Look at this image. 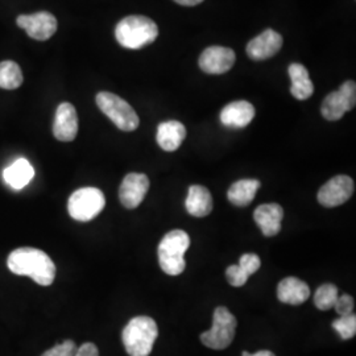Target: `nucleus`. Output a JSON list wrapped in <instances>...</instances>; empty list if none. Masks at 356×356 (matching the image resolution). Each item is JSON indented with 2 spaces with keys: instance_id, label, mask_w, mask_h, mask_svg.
Returning a JSON list of instances; mask_svg holds the SVG:
<instances>
[{
  "instance_id": "nucleus-1",
  "label": "nucleus",
  "mask_w": 356,
  "mask_h": 356,
  "mask_svg": "<svg viewBox=\"0 0 356 356\" xmlns=\"http://www.w3.org/2000/svg\"><path fill=\"white\" fill-rule=\"evenodd\" d=\"M7 267L17 276H28L38 285L49 286L56 279V266L44 251L22 247L13 251L7 259Z\"/></svg>"
},
{
  "instance_id": "nucleus-2",
  "label": "nucleus",
  "mask_w": 356,
  "mask_h": 356,
  "mask_svg": "<svg viewBox=\"0 0 356 356\" xmlns=\"http://www.w3.org/2000/svg\"><path fill=\"white\" fill-rule=\"evenodd\" d=\"M159 36V26L152 19L141 15L127 16L115 28L116 41L127 49H141Z\"/></svg>"
},
{
  "instance_id": "nucleus-3",
  "label": "nucleus",
  "mask_w": 356,
  "mask_h": 356,
  "mask_svg": "<svg viewBox=\"0 0 356 356\" xmlns=\"http://www.w3.org/2000/svg\"><path fill=\"white\" fill-rule=\"evenodd\" d=\"M159 337V329L154 319L139 316L131 319L126 325L122 341L129 356H149L153 344Z\"/></svg>"
},
{
  "instance_id": "nucleus-4",
  "label": "nucleus",
  "mask_w": 356,
  "mask_h": 356,
  "mask_svg": "<svg viewBox=\"0 0 356 356\" xmlns=\"http://www.w3.org/2000/svg\"><path fill=\"white\" fill-rule=\"evenodd\" d=\"M191 247V238L182 229L168 232L159 244V263L169 276L181 275L185 267V254Z\"/></svg>"
},
{
  "instance_id": "nucleus-5",
  "label": "nucleus",
  "mask_w": 356,
  "mask_h": 356,
  "mask_svg": "<svg viewBox=\"0 0 356 356\" xmlns=\"http://www.w3.org/2000/svg\"><path fill=\"white\" fill-rule=\"evenodd\" d=\"M97 104L116 127L124 132L135 131L139 127V116L129 106V103L108 91H102L97 95Z\"/></svg>"
},
{
  "instance_id": "nucleus-6",
  "label": "nucleus",
  "mask_w": 356,
  "mask_h": 356,
  "mask_svg": "<svg viewBox=\"0 0 356 356\" xmlns=\"http://www.w3.org/2000/svg\"><path fill=\"white\" fill-rule=\"evenodd\" d=\"M236 331V318L227 307L219 306L213 314V326L201 334V342L213 350H225L232 343Z\"/></svg>"
},
{
  "instance_id": "nucleus-7",
  "label": "nucleus",
  "mask_w": 356,
  "mask_h": 356,
  "mask_svg": "<svg viewBox=\"0 0 356 356\" xmlns=\"http://www.w3.org/2000/svg\"><path fill=\"white\" fill-rule=\"evenodd\" d=\"M106 198L97 188H82L74 191L67 202V211L78 222H89L102 213Z\"/></svg>"
},
{
  "instance_id": "nucleus-8",
  "label": "nucleus",
  "mask_w": 356,
  "mask_h": 356,
  "mask_svg": "<svg viewBox=\"0 0 356 356\" xmlns=\"http://www.w3.org/2000/svg\"><path fill=\"white\" fill-rule=\"evenodd\" d=\"M356 104V83L347 81L338 91L330 92L321 107V114L329 120L337 122L343 118L347 111H351Z\"/></svg>"
},
{
  "instance_id": "nucleus-9",
  "label": "nucleus",
  "mask_w": 356,
  "mask_h": 356,
  "mask_svg": "<svg viewBox=\"0 0 356 356\" xmlns=\"http://www.w3.org/2000/svg\"><path fill=\"white\" fill-rule=\"evenodd\" d=\"M354 179L344 175H339L327 181L318 191L317 200L325 207H337L347 202L354 194Z\"/></svg>"
},
{
  "instance_id": "nucleus-10",
  "label": "nucleus",
  "mask_w": 356,
  "mask_h": 356,
  "mask_svg": "<svg viewBox=\"0 0 356 356\" xmlns=\"http://www.w3.org/2000/svg\"><path fill=\"white\" fill-rule=\"evenodd\" d=\"M16 23L26 31L29 38L38 41L49 40L57 31V19L51 13L45 11L32 15H20Z\"/></svg>"
},
{
  "instance_id": "nucleus-11",
  "label": "nucleus",
  "mask_w": 356,
  "mask_h": 356,
  "mask_svg": "<svg viewBox=\"0 0 356 356\" xmlns=\"http://www.w3.org/2000/svg\"><path fill=\"white\" fill-rule=\"evenodd\" d=\"M149 189V179L143 173L127 175L119 189V200L126 209H136L144 201Z\"/></svg>"
},
{
  "instance_id": "nucleus-12",
  "label": "nucleus",
  "mask_w": 356,
  "mask_h": 356,
  "mask_svg": "<svg viewBox=\"0 0 356 356\" xmlns=\"http://www.w3.org/2000/svg\"><path fill=\"white\" fill-rule=\"evenodd\" d=\"M236 61L235 51L227 47H209L200 57V67L207 74L227 73Z\"/></svg>"
},
{
  "instance_id": "nucleus-13",
  "label": "nucleus",
  "mask_w": 356,
  "mask_h": 356,
  "mask_svg": "<svg viewBox=\"0 0 356 356\" xmlns=\"http://www.w3.org/2000/svg\"><path fill=\"white\" fill-rule=\"evenodd\" d=\"M282 38L273 29H266L263 33L252 38L247 45V54L254 61H264L280 51Z\"/></svg>"
},
{
  "instance_id": "nucleus-14",
  "label": "nucleus",
  "mask_w": 356,
  "mask_h": 356,
  "mask_svg": "<svg viewBox=\"0 0 356 356\" xmlns=\"http://www.w3.org/2000/svg\"><path fill=\"white\" fill-rule=\"evenodd\" d=\"M78 134V115L72 103H61L56 111L53 135L57 140L73 141Z\"/></svg>"
},
{
  "instance_id": "nucleus-15",
  "label": "nucleus",
  "mask_w": 356,
  "mask_h": 356,
  "mask_svg": "<svg viewBox=\"0 0 356 356\" xmlns=\"http://www.w3.org/2000/svg\"><path fill=\"white\" fill-rule=\"evenodd\" d=\"M254 222L259 225L263 235L270 238L281 231V222L284 219V210L280 204H260L254 213Z\"/></svg>"
},
{
  "instance_id": "nucleus-16",
  "label": "nucleus",
  "mask_w": 356,
  "mask_h": 356,
  "mask_svg": "<svg viewBox=\"0 0 356 356\" xmlns=\"http://www.w3.org/2000/svg\"><path fill=\"white\" fill-rule=\"evenodd\" d=\"M254 118V107L247 101H236L227 104L220 113V122L229 128L247 127Z\"/></svg>"
},
{
  "instance_id": "nucleus-17",
  "label": "nucleus",
  "mask_w": 356,
  "mask_h": 356,
  "mask_svg": "<svg viewBox=\"0 0 356 356\" xmlns=\"http://www.w3.org/2000/svg\"><path fill=\"white\" fill-rule=\"evenodd\" d=\"M186 138V128L177 120H168L157 127L156 140L165 152H175Z\"/></svg>"
},
{
  "instance_id": "nucleus-18",
  "label": "nucleus",
  "mask_w": 356,
  "mask_h": 356,
  "mask_svg": "<svg viewBox=\"0 0 356 356\" xmlns=\"http://www.w3.org/2000/svg\"><path fill=\"white\" fill-rule=\"evenodd\" d=\"M310 297V288L307 284L297 277H286L280 281L277 286V298L282 304L302 305Z\"/></svg>"
},
{
  "instance_id": "nucleus-19",
  "label": "nucleus",
  "mask_w": 356,
  "mask_h": 356,
  "mask_svg": "<svg viewBox=\"0 0 356 356\" xmlns=\"http://www.w3.org/2000/svg\"><path fill=\"white\" fill-rule=\"evenodd\" d=\"M185 206L191 216L197 218L209 216L213 210V198L210 191L201 185H191Z\"/></svg>"
},
{
  "instance_id": "nucleus-20",
  "label": "nucleus",
  "mask_w": 356,
  "mask_h": 356,
  "mask_svg": "<svg viewBox=\"0 0 356 356\" xmlns=\"http://www.w3.org/2000/svg\"><path fill=\"white\" fill-rule=\"evenodd\" d=\"M289 76L292 79L291 92L298 101L309 99L314 92V85L309 76V72L304 65L292 64L288 69Z\"/></svg>"
},
{
  "instance_id": "nucleus-21",
  "label": "nucleus",
  "mask_w": 356,
  "mask_h": 356,
  "mask_svg": "<svg viewBox=\"0 0 356 356\" xmlns=\"http://www.w3.org/2000/svg\"><path fill=\"white\" fill-rule=\"evenodd\" d=\"M35 176V169L26 159H19L13 165L8 166L3 172V178L13 189L20 191L26 188Z\"/></svg>"
},
{
  "instance_id": "nucleus-22",
  "label": "nucleus",
  "mask_w": 356,
  "mask_h": 356,
  "mask_svg": "<svg viewBox=\"0 0 356 356\" xmlns=\"http://www.w3.org/2000/svg\"><path fill=\"white\" fill-rule=\"evenodd\" d=\"M260 188L257 179H241L234 182L227 191L229 202L238 207H245L254 201V195Z\"/></svg>"
},
{
  "instance_id": "nucleus-23",
  "label": "nucleus",
  "mask_w": 356,
  "mask_h": 356,
  "mask_svg": "<svg viewBox=\"0 0 356 356\" xmlns=\"http://www.w3.org/2000/svg\"><path fill=\"white\" fill-rule=\"evenodd\" d=\"M23 83V73L15 61L0 63V89L15 90Z\"/></svg>"
},
{
  "instance_id": "nucleus-24",
  "label": "nucleus",
  "mask_w": 356,
  "mask_h": 356,
  "mask_svg": "<svg viewBox=\"0 0 356 356\" xmlns=\"http://www.w3.org/2000/svg\"><path fill=\"white\" fill-rule=\"evenodd\" d=\"M338 296V288L334 284H323L314 294V305L323 312L330 310L331 307H334Z\"/></svg>"
},
{
  "instance_id": "nucleus-25",
  "label": "nucleus",
  "mask_w": 356,
  "mask_h": 356,
  "mask_svg": "<svg viewBox=\"0 0 356 356\" xmlns=\"http://www.w3.org/2000/svg\"><path fill=\"white\" fill-rule=\"evenodd\" d=\"M332 329L339 334V337L347 341L354 338L356 334V316L355 314H348V316H342L332 322Z\"/></svg>"
},
{
  "instance_id": "nucleus-26",
  "label": "nucleus",
  "mask_w": 356,
  "mask_h": 356,
  "mask_svg": "<svg viewBox=\"0 0 356 356\" xmlns=\"http://www.w3.org/2000/svg\"><path fill=\"white\" fill-rule=\"evenodd\" d=\"M226 277H227L229 285H232L235 288L245 285V282L250 279L247 272L241 266H229L226 269Z\"/></svg>"
},
{
  "instance_id": "nucleus-27",
  "label": "nucleus",
  "mask_w": 356,
  "mask_h": 356,
  "mask_svg": "<svg viewBox=\"0 0 356 356\" xmlns=\"http://www.w3.org/2000/svg\"><path fill=\"white\" fill-rule=\"evenodd\" d=\"M76 351V344L73 341H64L63 343L56 344L41 356H74Z\"/></svg>"
},
{
  "instance_id": "nucleus-28",
  "label": "nucleus",
  "mask_w": 356,
  "mask_h": 356,
  "mask_svg": "<svg viewBox=\"0 0 356 356\" xmlns=\"http://www.w3.org/2000/svg\"><path fill=\"white\" fill-rule=\"evenodd\" d=\"M334 307L337 310V313L342 317V316H348L354 312V307H355V301L351 296L348 294H342V296H338Z\"/></svg>"
},
{
  "instance_id": "nucleus-29",
  "label": "nucleus",
  "mask_w": 356,
  "mask_h": 356,
  "mask_svg": "<svg viewBox=\"0 0 356 356\" xmlns=\"http://www.w3.org/2000/svg\"><path fill=\"white\" fill-rule=\"evenodd\" d=\"M238 266H241L247 272L248 276H252L260 269L261 261H260V257L256 254H244L241 257Z\"/></svg>"
},
{
  "instance_id": "nucleus-30",
  "label": "nucleus",
  "mask_w": 356,
  "mask_h": 356,
  "mask_svg": "<svg viewBox=\"0 0 356 356\" xmlns=\"http://www.w3.org/2000/svg\"><path fill=\"white\" fill-rule=\"evenodd\" d=\"M74 356H99V351H98V347L94 343H83L76 347Z\"/></svg>"
},
{
  "instance_id": "nucleus-31",
  "label": "nucleus",
  "mask_w": 356,
  "mask_h": 356,
  "mask_svg": "<svg viewBox=\"0 0 356 356\" xmlns=\"http://www.w3.org/2000/svg\"><path fill=\"white\" fill-rule=\"evenodd\" d=\"M181 6H186V7H193V6H198L200 3H202L204 0H175Z\"/></svg>"
},
{
  "instance_id": "nucleus-32",
  "label": "nucleus",
  "mask_w": 356,
  "mask_h": 356,
  "mask_svg": "<svg viewBox=\"0 0 356 356\" xmlns=\"http://www.w3.org/2000/svg\"><path fill=\"white\" fill-rule=\"evenodd\" d=\"M242 356H276L272 351H267V350H263V351H259V353H256V354H250V353H247V351H244L243 353Z\"/></svg>"
}]
</instances>
